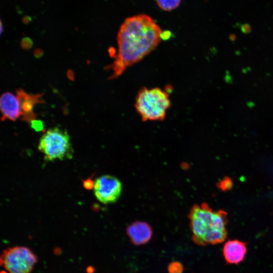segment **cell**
<instances>
[{"instance_id":"obj_12","label":"cell","mask_w":273,"mask_h":273,"mask_svg":"<svg viewBox=\"0 0 273 273\" xmlns=\"http://www.w3.org/2000/svg\"><path fill=\"white\" fill-rule=\"evenodd\" d=\"M168 273H182L184 270L183 265L178 261H172L168 266Z\"/></svg>"},{"instance_id":"obj_9","label":"cell","mask_w":273,"mask_h":273,"mask_svg":"<svg viewBox=\"0 0 273 273\" xmlns=\"http://www.w3.org/2000/svg\"><path fill=\"white\" fill-rule=\"evenodd\" d=\"M2 119L15 121L21 115L20 104L17 96L10 92L4 93L1 97Z\"/></svg>"},{"instance_id":"obj_5","label":"cell","mask_w":273,"mask_h":273,"mask_svg":"<svg viewBox=\"0 0 273 273\" xmlns=\"http://www.w3.org/2000/svg\"><path fill=\"white\" fill-rule=\"evenodd\" d=\"M37 262L36 255L25 246L8 248L1 256V264L8 273H30Z\"/></svg>"},{"instance_id":"obj_18","label":"cell","mask_w":273,"mask_h":273,"mask_svg":"<svg viewBox=\"0 0 273 273\" xmlns=\"http://www.w3.org/2000/svg\"><path fill=\"white\" fill-rule=\"evenodd\" d=\"M0 31H1V34L2 33L3 31V23H2V21H1V26H0Z\"/></svg>"},{"instance_id":"obj_10","label":"cell","mask_w":273,"mask_h":273,"mask_svg":"<svg viewBox=\"0 0 273 273\" xmlns=\"http://www.w3.org/2000/svg\"><path fill=\"white\" fill-rule=\"evenodd\" d=\"M246 244L238 240H229L223 247V255L229 264H237L242 262L247 253Z\"/></svg>"},{"instance_id":"obj_4","label":"cell","mask_w":273,"mask_h":273,"mask_svg":"<svg viewBox=\"0 0 273 273\" xmlns=\"http://www.w3.org/2000/svg\"><path fill=\"white\" fill-rule=\"evenodd\" d=\"M38 149L47 161L71 159L73 150L70 136L65 130L58 127L48 129L41 136Z\"/></svg>"},{"instance_id":"obj_7","label":"cell","mask_w":273,"mask_h":273,"mask_svg":"<svg viewBox=\"0 0 273 273\" xmlns=\"http://www.w3.org/2000/svg\"><path fill=\"white\" fill-rule=\"evenodd\" d=\"M16 93L20 104L22 119L30 123L36 117V114L33 112L34 105L44 102L41 99L42 94H28L21 88L17 89Z\"/></svg>"},{"instance_id":"obj_2","label":"cell","mask_w":273,"mask_h":273,"mask_svg":"<svg viewBox=\"0 0 273 273\" xmlns=\"http://www.w3.org/2000/svg\"><path fill=\"white\" fill-rule=\"evenodd\" d=\"M189 218L192 240L199 245H216L226 238L227 213L222 210L213 211L207 204L194 205Z\"/></svg>"},{"instance_id":"obj_13","label":"cell","mask_w":273,"mask_h":273,"mask_svg":"<svg viewBox=\"0 0 273 273\" xmlns=\"http://www.w3.org/2000/svg\"><path fill=\"white\" fill-rule=\"evenodd\" d=\"M232 181L231 178L228 177H224L217 184L218 188L223 191H226L230 190L232 188Z\"/></svg>"},{"instance_id":"obj_16","label":"cell","mask_w":273,"mask_h":273,"mask_svg":"<svg viewBox=\"0 0 273 273\" xmlns=\"http://www.w3.org/2000/svg\"><path fill=\"white\" fill-rule=\"evenodd\" d=\"M94 185L95 181H94L91 178H88L83 181V186L84 188L87 190L94 189Z\"/></svg>"},{"instance_id":"obj_14","label":"cell","mask_w":273,"mask_h":273,"mask_svg":"<svg viewBox=\"0 0 273 273\" xmlns=\"http://www.w3.org/2000/svg\"><path fill=\"white\" fill-rule=\"evenodd\" d=\"M30 126L36 131H40L43 130L44 125L43 122L40 120L34 119L30 122Z\"/></svg>"},{"instance_id":"obj_1","label":"cell","mask_w":273,"mask_h":273,"mask_svg":"<svg viewBox=\"0 0 273 273\" xmlns=\"http://www.w3.org/2000/svg\"><path fill=\"white\" fill-rule=\"evenodd\" d=\"M162 31L155 21L145 14L126 18L117 35L118 52L109 69L115 78L130 66L139 62L153 51L162 39Z\"/></svg>"},{"instance_id":"obj_8","label":"cell","mask_w":273,"mask_h":273,"mask_svg":"<svg viewBox=\"0 0 273 273\" xmlns=\"http://www.w3.org/2000/svg\"><path fill=\"white\" fill-rule=\"evenodd\" d=\"M126 233L132 244L139 246L145 244L150 240L153 231L148 223L135 221L127 226Z\"/></svg>"},{"instance_id":"obj_17","label":"cell","mask_w":273,"mask_h":273,"mask_svg":"<svg viewBox=\"0 0 273 273\" xmlns=\"http://www.w3.org/2000/svg\"><path fill=\"white\" fill-rule=\"evenodd\" d=\"M31 18L28 16H25L22 18V22L24 24H28L31 21Z\"/></svg>"},{"instance_id":"obj_11","label":"cell","mask_w":273,"mask_h":273,"mask_svg":"<svg viewBox=\"0 0 273 273\" xmlns=\"http://www.w3.org/2000/svg\"><path fill=\"white\" fill-rule=\"evenodd\" d=\"M181 0H156L158 6L162 10L172 11L177 8Z\"/></svg>"},{"instance_id":"obj_15","label":"cell","mask_w":273,"mask_h":273,"mask_svg":"<svg viewBox=\"0 0 273 273\" xmlns=\"http://www.w3.org/2000/svg\"><path fill=\"white\" fill-rule=\"evenodd\" d=\"M32 41L29 37L23 38L21 42V45L25 49H30L32 46Z\"/></svg>"},{"instance_id":"obj_3","label":"cell","mask_w":273,"mask_h":273,"mask_svg":"<svg viewBox=\"0 0 273 273\" xmlns=\"http://www.w3.org/2000/svg\"><path fill=\"white\" fill-rule=\"evenodd\" d=\"M170 105L167 92L159 87H144L138 93L134 106L143 121H162Z\"/></svg>"},{"instance_id":"obj_6","label":"cell","mask_w":273,"mask_h":273,"mask_svg":"<svg viewBox=\"0 0 273 273\" xmlns=\"http://www.w3.org/2000/svg\"><path fill=\"white\" fill-rule=\"evenodd\" d=\"M122 190L121 181L113 175H103L95 181V196L99 202L104 204L115 202L120 197Z\"/></svg>"}]
</instances>
